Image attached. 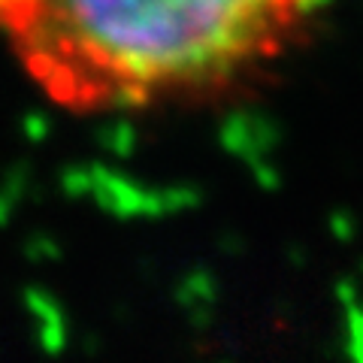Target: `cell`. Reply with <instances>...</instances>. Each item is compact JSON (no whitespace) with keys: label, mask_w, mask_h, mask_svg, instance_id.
I'll return each instance as SVG.
<instances>
[{"label":"cell","mask_w":363,"mask_h":363,"mask_svg":"<svg viewBox=\"0 0 363 363\" xmlns=\"http://www.w3.org/2000/svg\"><path fill=\"white\" fill-rule=\"evenodd\" d=\"M327 0H25L4 37L70 112L224 97L272 70Z\"/></svg>","instance_id":"obj_1"},{"label":"cell","mask_w":363,"mask_h":363,"mask_svg":"<svg viewBox=\"0 0 363 363\" xmlns=\"http://www.w3.org/2000/svg\"><path fill=\"white\" fill-rule=\"evenodd\" d=\"M21 4H25V0H0V33H6L9 21H13V16L21 9Z\"/></svg>","instance_id":"obj_2"}]
</instances>
